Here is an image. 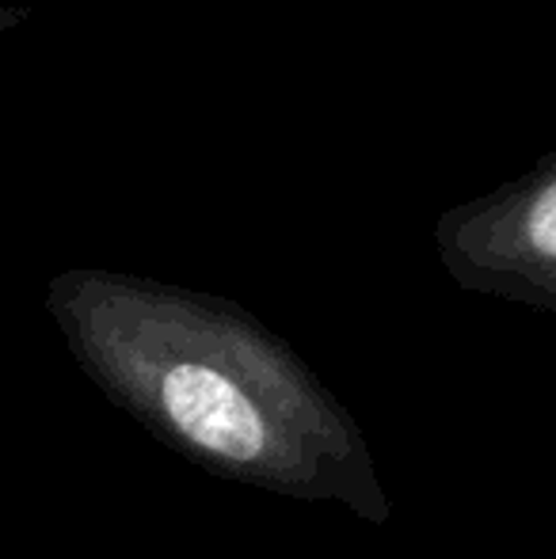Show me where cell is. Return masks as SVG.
Here are the masks:
<instances>
[{
    "label": "cell",
    "mask_w": 556,
    "mask_h": 559,
    "mask_svg": "<svg viewBox=\"0 0 556 559\" xmlns=\"http://www.w3.org/2000/svg\"><path fill=\"white\" fill-rule=\"evenodd\" d=\"M69 358L153 442L214 479L393 522L366 430L256 312L145 274L69 266L43 297Z\"/></svg>",
    "instance_id": "1"
},
{
    "label": "cell",
    "mask_w": 556,
    "mask_h": 559,
    "mask_svg": "<svg viewBox=\"0 0 556 559\" xmlns=\"http://www.w3.org/2000/svg\"><path fill=\"white\" fill-rule=\"evenodd\" d=\"M31 20V8L27 4H12V8H0V35H8V31H15L20 23Z\"/></svg>",
    "instance_id": "3"
},
{
    "label": "cell",
    "mask_w": 556,
    "mask_h": 559,
    "mask_svg": "<svg viewBox=\"0 0 556 559\" xmlns=\"http://www.w3.org/2000/svg\"><path fill=\"white\" fill-rule=\"evenodd\" d=\"M435 251L469 294L556 312V148L496 191L446 210Z\"/></svg>",
    "instance_id": "2"
}]
</instances>
